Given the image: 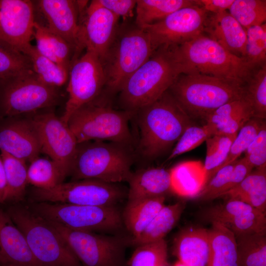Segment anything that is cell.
Segmentation results:
<instances>
[{
  "instance_id": "obj_1",
  "label": "cell",
  "mask_w": 266,
  "mask_h": 266,
  "mask_svg": "<svg viewBox=\"0 0 266 266\" xmlns=\"http://www.w3.org/2000/svg\"><path fill=\"white\" fill-rule=\"evenodd\" d=\"M182 69L177 46H162L125 82L120 90L124 110L136 112L168 91Z\"/></svg>"
},
{
  "instance_id": "obj_2",
  "label": "cell",
  "mask_w": 266,
  "mask_h": 266,
  "mask_svg": "<svg viewBox=\"0 0 266 266\" xmlns=\"http://www.w3.org/2000/svg\"><path fill=\"white\" fill-rule=\"evenodd\" d=\"M136 113L140 133L138 149L147 158H156L166 152L194 125L169 90Z\"/></svg>"
},
{
  "instance_id": "obj_3",
  "label": "cell",
  "mask_w": 266,
  "mask_h": 266,
  "mask_svg": "<svg viewBox=\"0 0 266 266\" xmlns=\"http://www.w3.org/2000/svg\"><path fill=\"white\" fill-rule=\"evenodd\" d=\"M182 74H198L245 84L257 68L203 33L177 46Z\"/></svg>"
},
{
  "instance_id": "obj_4",
  "label": "cell",
  "mask_w": 266,
  "mask_h": 266,
  "mask_svg": "<svg viewBox=\"0 0 266 266\" xmlns=\"http://www.w3.org/2000/svg\"><path fill=\"white\" fill-rule=\"evenodd\" d=\"M191 117L205 120L222 105L246 97L245 84L198 74H182L168 90Z\"/></svg>"
},
{
  "instance_id": "obj_5",
  "label": "cell",
  "mask_w": 266,
  "mask_h": 266,
  "mask_svg": "<svg viewBox=\"0 0 266 266\" xmlns=\"http://www.w3.org/2000/svg\"><path fill=\"white\" fill-rule=\"evenodd\" d=\"M128 145L101 140L78 143L69 174L76 180L128 181L133 160Z\"/></svg>"
},
{
  "instance_id": "obj_6",
  "label": "cell",
  "mask_w": 266,
  "mask_h": 266,
  "mask_svg": "<svg viewBox=\"0 0 266 266\" xmlns=\"http://www.w3.org/2000/svg\"><path fill=\"white\" fill-rule=\"evenodd\" d=\"M6 211L23 234L39 266H80L64 239L48 221L21 206L12 205Z\"/></svg>"
},
{
  "instance_id": "obj_7",
  "label": "cell",
  "mask_w": 266,
  "mask_h": 266,
  "mask_svg": "<svg viewBox=\"0 0 266 266\" xmlns=\"http://www.w3.org/2000/svg\"><path fill=\"white\" fill-rule=\"evenodd\" d=\"M135 113L113 109L97 98L77 109L67 124L77 143L105 140L129 145L132 137L129 121Z\"/></svg>"
},
{
  "instance_id": "obj_8",
  "label": "cell",
  "mask_w": 266,
  "mask_h": 266,
  "mask_svg": "<svg viewBox=\"0 0 266 266\" xmlns=\"http://www.w3.org/2000/svg\"><path fill=\"white\" fill-rule=\"evenodd\" d=\"M154 50L148 33L136 25L119 28L102 61L105 86L119 92L127 80L152 55Z\"/></svg>"
},
{
  "instance_id": "obj_9",
  "label": "cell",
  "mask_w": 266,
  "mask_h": 266,
  "mask_svg": "<svg viewBox=\"0 0 266 266\" xmlns=\"http://www.w3.org/2000/svg\"><path fill=\"white\" fill-rule=\"evenodd\" d=\"M59 88L40 81L34 74L0 82V119L33 113L56 105Z\"/></svg>"
},
{
  "instance_id": "obj_10",
  "label": "cell",
  "mask_w": 266,
  "mask_h": 266,
  "mask_svg": "<svg viewBox=\"0 0 266 266\" xmlns=\"http://www.w3.org/2000/svg\"><path fill=\"white\" fill-rule=\"evenodd\" d=\"M30 210L47 221L76 230H110L119 228L121 224L119 213L113 205L37 202L31 205Z\"/></svg>"
},
{
  "instance_id": "obj_11",
  "label": "cell",
  "mask_w": 266,
  "mask_h": 266,
  "mask_svg": "<svg viewBox=\"0 0 266 266\" xmlns=\"http://www.w3.org/2000/svg\"><path fill=\"white\" fill-rule=\"evenodd\" d=\"M123 195L116 183L93 179L62 182L47 189L35 188L33 192L37 202L89 206L113 205Z\"/></svg>"
},
{
  "instance_id": "obj_12",
  "label": "cell",
  "mask_w": 266,
  "mask_h": 266,
  "mask_svg": "<svg viewBox=\"0 0 266 266\" xmlns=\"http://www.w3.org/2000/svg\"><path fill=\"white\" fill-rule=\"evenodd\" d=\"M68 80V97L61 117L66 124L77 109L98 98L105 86V75L100 60L94 53L86 51L72 63Z\"/></svg>"
},
{
  "instance_id": "obj_13",
  "label": "cell",
  "mask_w": 266,
  "mask_h": 266,
  "mask_svg": "<svg viewBox=\"0 0 266 266\" xmlns=\"http://www.w3.org/2000/svg\"><path fill=\"white\" fill-rule=\"evenodd\" d=\"M208 12L198 5L179 9L144 30L154 50L162 46H178L204 33Z\"/></svg>"
},
{
  "instance_id": "obj_14",
  "label": "cell",
  "mask_w": 266,
  "mask_h": 266,
  "mask_svg": "<svg viewBox=\"0 0 266 266\" xmlns=\"http://www.w3.org/2000/svg\"><path fill=\"white\" fill-rule=\"evenodd\" d=\"M31 120L38 135L41 152L56 163L66 177L69 174L77 145L73 133L53 112L37 114Z\"/></svg>"
},
{
  "instance_id": "obj_15",
  "label": "cell",
  "mask_w": 266,
  "mask_h": 266,
  "mask_svg": "<svg viewBox=\"0 0 266 266\" xmlns=\"http://www.w3.org/2000/svg\"><path fill=\"white\" fill-rule=\"evenodd\" d=\"M48 221L84 266H116L121 252V244L117 239Z\"/></svg>"
},
{
  "instance_id": "obj_16",
  "label": "cell",
  "mask_w": 266,
  "mask_h": 266,
  "mask_svg": "<svg viewBox=\"0 0 266 266\" xmlns=\"http://www.w3.org/2000/svg\"><path fill=\"white\" fill-rule=\"evenodd\" d=\"M119 19L97 0H92L79 13L80 52L85 49L97 55L102 62L119 29Z\"/></svg>"
},
{
  "instance_id": "obj_17",
  "label": "cell",
  "mask_w": 266,
  "mask_h": 266,
  "mask_svg": "<svg viewBox=\"0 0 266 266\" xmlns=\"http://www.w3.org/2000/svg\"><path fill=\"white\" fill-rule=\"evenodd\" d=\"M33 0H0V40L24 53L33 38Z\"/></svg>"
},
{
  "instance_id": "obj_18",
  "label": "cell",
  "mask_w": 266,
  "mask_h": 266,
  "mask_svg": "<svg viewBox=\"0 0 266 266\" xmlns=\"http://www.w3.org/2000/svg\"><path fill=\"white\" fill-rule=\"evenodd\" d=\"M204 217L211 223L224 226L235 236L266 232V214L235 199H229L209 208Z\"/></svg>"
},
{
  "instance_id": "obj_19",
  "label": "cell",
  "mask_w": 266,
  "mask_h": 266,
  "mask_svg": "<svg viewBox=\"0 0 266 266\" xmlns=\"http://www.w3.org/2000/svg\"><path fill=\"white\" fill-rule=\"evenodd\" d=\"M49 30L65 39L73 48L74 61L81 53L79 44V11L77 0H33Z\"/></svg>"
},
{
  "instance_id": "obj_20",
  "label": "cell",
  "mask_w": 266,
  "mask_h": 266,
  "mask_svg": "<svg viewBox=\"0 0 266 266\" xmlns=\"http://www.w3.org/2000/svg\"><path fill=\"white\" fill-rule=\"evenodd\" d=\"M0 151L25 162L38 157L40 144L31 119H0Z\"/></svg>"
},
{
  "instance_id": "obj_21",
  "label": "cell",
  "mask_w": 266,
  "mask_h": 266,
  "mask_svg": "<svg viewBox=\"0 0 266 266\" xmlns=\"http://www.w3.org/2000/svg\"><path fill=\"white\" fill-rule=\"evenodd\" d=\"M0 263L1 266H39L23 234L0 207Z\"/></svg>"
},
{
  "instance_id": "obj_22",
  "label": "cell",
  "mask_w": 266,
  "mask_h": 266,
  "mask_svg": "<svg viewBox=\"0 0 266 266\" xmlns=\"http://www.w3.org/2000/svg\"><path fill=\"white\" fill-rule=\"evenodd\" d=\"M204 33L231 53L244 58L246 30L227 11L208 15Z\"/></svg>"
},
{
  "instance_id": "obj_23",
  "label": "cell",
  "mask_w": 266,
  "mask_h": 266,
  "mask_svg": "<svg viewBox=\"0 0 266 266\" xmlns=\"http://www.w3.org/2000/svg\"><path fill=\"white\" fill-rule=\"evenodd\" d=\"M209 249L208 230L190 228L176 237L173 252L179 261L188 266H206Z\"/></svg>"
},
{
  "instance_id": "obj_24",
  "label": "cell",
  "mask_w": 266,
  "mask_h": 266,
  "mask_svg": "<svg viewBox=\"0 0 266 266\" xmlns=\"http://www.w3.org/2000/svg\"><path fill=\"white\" fill-rule=\"evenodd\" d=\"M129 201L165 196L171 191L170 170L150 168L132 173Z\"/></svg>"
},
{
  "instance_id": "obj_25",
  "label": "cell",
  "mask_w": 266,
  "mask_h": 266,
  "mask_svg": "<svg viewBox=\"0 0 266 266\" xmlns=\"http://www.w3.org/2000/svg\"><path fill=\"white\" fill-rule=\"evenodd\" d=\"M33 38L35 46L42 55L69 72L74 61L75 52L65 39L36 21Z\"/></svg>"
},
{
  "instance_id": "obj_26",
  "label": "cell",
  "mask_w": 266,
  "mask_h": 266,
  "mask_svg": "<svg viewBox=\"0 0 266 266\" xmlns=\"http://www.w3.org/2000/svg\"><path fill=\"white\" fill-rule=\"evenodd\" d=\"M171 191L184 198H195L206 184L203 165L200 161L180 163L170 169Z\"/></svg>"
},
{
  "instance_id": "obj_27",
  "label": "cell",
  "mask_w": 266,
  "mask_h": 266,
  "mask_svg": "<svg viewBox=\"0 0 266 266\" xmlns=\"http://www.w3.org/2000/svg\"><path fill=\"white\" fill-rule=\"evenodd\" d=\"M223 196L243 201L266 214V165L256 167L238 185L220 197Z\"/></svg>"
},
{
  "instance_id": "obj_28",
  "label": "cell",
  "mask_w": 266,
  "mask_h": 266,
  "mask_svg": "<svg viewBox=\"0 0 266 266\" xmlns=\"http://www.w3.org/2000/svg\"><path fill=\"white\" fill-rule=\"evenodd\" d=\"M208 230L209 254L206 266H238L235 235L217 222Z\"/></svg>"
},
{
  "instance_id": "obj_29",
  "label": "cell",
  "mask_w": 266,
  "mask_h": 266,
  "mask_svg": "<svg viewBox=\"0 0 266 266\" xmlns=\"http://www.w3.org/2000/svg\"><path fill=\"white\" fill-rule=\"evenodd\" d=\"M165 196L128 201L124 213L128 230L138 236L165 206Z\"/></svg>"
},
{
  "instance_id": "obj_30",
  "label": "cell",
  "mask_w": 266,
  "mask_h": 266,
  "mask_svg": "<svg viewBox=\"0 0 266 266\" xmlns=\"http://www.w3.org/2000/svg\"><path fill=\"white\" fill-rule=\"evenodd\" d=\"M197 5L190 0H137L135 25L144 29L179 9Z\"/></svg>"
},
{
  "instance_id": "obj_31",
  "label": "cell",
  "mask_w": 266,
  "mask_h": 266,
  "mask_svg": "<svg viewBox=\"0 0 266 266\" xmlns=\"http://www.w3.org/2000/svg\"><path fill=\"white\" fill-rule=\"evenodd\" d=\"M185 206L184 202L164 206L133 242L137 245L164 239L179 219Z\"/></svg>"
},
{
  "instance_id": "obj_32",
  "label": "cell",
  "mask_w": 266,
  "mask_h": 266,
  "mask_svg": "<svg viewBox=\"0 0 266 266\" xmlns=\"http://www.w3.org/2000/svg\"><path fill=\"white\" fill-rule=\"evenodd\" d=\"M23 54L29 58L37 78L44 84L59 88L68 80L69 72L42 55L35 45L31 44Z\"/></svg>"
},
{
  "instance_id": "obj_33",
  "label": "cell",
  "mask_w": 266,
  "mask_h": 266,
  "mask_svg": "<svg viewBox=\"0 0 266 266\" xmlns=\"http://www.w3.org/2000/svg\"><path fill=\"white\" fill-rule=\"evenodd\" d=\"M0 156L3 164L6 180L4 203L20 200L23 198L28 183L26 162L2 151H0Z\"/></svg>"
},
{
  "instance_id": "obj_34",
  "label": "cell",
  "mask_w": 266,
  "mask_h": 266,
  "mask_svg": "<svg viewBox=\"0 0 266 266\" xmlns=\"http://www.w3.org/2000/svg\"><path fill=\"white\" fill-rule=\"evenodd\" d=\"M235 237L238 266H266V232Z\"/></svg>"
},
{
  "instance_id": "obj_35",
  "label": "cell",
  "mask_w": 266,
  "mask_h": 266,
  "mask_svg": "<svg viewBox=\"0 0 266 266\" xmlns=\"http://www.w3.org/2000/svg\"><path fill=\"white\" fill-rule=\"evenodd\" d=\"M33 74L28 56L0 40V82Z\"/></svg>"
},
{
  "instance_id": "obj_36",
  "label": "cell",
  "mask_w": 266,
  "mask_h": 266,
  "mask_svg": "<svg viewBox=\"0 0 266 266\" xmlns=\"http://www.w3.org/2000/svg\"><path fill=\"white\" fill-rule=\"evenodd\" d=\"M27 178L28 183L36 188L47 189L63 182L65 177L52 160L37 157L28 168Z\"/></svg>"
},
{
  "instance_id": "obj_37",
  "label": "cell",
  "mask_w": 266,
  "mask_h": 266,
  "mask_svg": "<svg viewBox=\"0 0 266 266\" xmlns=\"http://www.w3.org/2000/svg\"><path fill=\"white\" fill-rule=\"evenodd\" d=\"M237 133L233 135L215 134L205 140L206 154L203 167L206 174V184L226 159L231 146Z\"/></svg>"
},
{
  "instance_id": "obj_38",
  "label": "cell",
  "mask_w": 266,
  "mask_h": 266,
  "mask_svg": "<svg viewBox=\"0 0 266 266\" xmlns=\"http://www.w3.org/2000/svg\"><path fill=\"white\" fill-rule=\"evenodd\" d=\"M229 10L245 29L266 23L265 0H234Z\"/></svg>"
},
{
  "instance_id": "obj_39",
  "label": "cell",
  "mask_w": 266,
  "mask_h": 266,
  "mask_svg": "<svg viewBox=\"0 0 266 266\" xmlns=\"http://www.w3.org/2000/svg\"><path fill=\"white\" fill-rule=\"evenodd\" d=\"M256 69L245 84L246 97L253 110L254 117L264 120L266 117V65Z\"/></svg>"
},
{
  "instance_id": "obj_40",
  "label": "cell",
  "mask_w": 266,
  "mask_h": 266,
  "mask_svg": "<svg viewBox=\"0 0 266 266\" xmlns=\"http://www.w3.org/2000/svg\"><path fill=\"white\" fill-rule=\"evenodd\" d=\"M246 30L244 58L256 68L266 65V24Z\"/></svg>"
},
{
  "instance_id": "obj_41",
  "label": "cell",
  "mask_w": 266,
  "mask_h": 266,
  "mask_svg": "<svg viewBox=\"0 0 266 266\" xmlns=\"http://www.w3.org/2000/svg\"><path fill=\"white\" fill-rule=\"evenodd\" d=\"M167 245L164 239L138 245L130 261V266H165Z\"/></svg>"
},
{
  "instance_id": "obj_42",
  "label": "cell",
  "mask_w": 266,
  "mask_h": 266,
  "mask_svg": "<svg viewBox=\"0 0 266 266\" xmlns=\"http://www.w3.org/2000/svg\"><path fill=\"white\" fill-rule=\"evenodd\" d=\"M215 134L216 129L213 124L206 123L202 126L194 125L190 126L182 133L167 160H170L196 148Z\"/></svg>"
},
{
  "instance_id": "obj_43",
  "label": "cell",
  "mask_w": 266,
  "mask_h": 266,
  "mask_svg": "<svg viewBox=\"0 0 266 266\" xmlns=\"http://www.w3.org/2000/svg\"><path fill=\"white\" fill-rule=\"evenodd\" d=\"M265 123L264 120L253 117L244 124L232 143L228 155L218 170L238 160V158L245 152L257 135Z\"/></svg>"
},
{
  "instance_id": "obj_44",
  "label": "cell",
  "mask_w": 266,
  "mask_h": 266,
  "mask_svg": "<svg viewBox=\"0 0 266 266\" xmlns=\"http://www.w3.org/2000/svg\"><path fill=\"white\" fill-rule=\"evenodd\" d=\"M236 161L220 169L205 185L197 198L207 200L220 197L226 191Z\"/></svg>"
},
{
  "instance_id": "obj_45",
  "label": "cell",
  "mask_w": 266,
  "mask_h": 266,
  "mask_svg": "<svg viewBox=\"0 0 266 266\" xmlns=\"http://www.w3.org/2000/svg\"><path fill=\"white\" fill-rule=\"evenodd\" d=\"M244 153V157L253 168L266 165V123Z\"/></svg>"
},
{
  "instance_id": "obj_46",
  "label": "cell",
  "mask_w": 266,
  "mask_h": 266,
  "mask_svg": "<svg viewBox=\"0 0 266 266\" xmlns=\"http://www.w3.org/2000/svg\"><path fill=\"white\" fill-rule=\"evenodd\" d=\"M254 117L251 107H248L224 120L221 123L214 125L216 134L233 135L238 133L241 128L251 118Z\"/></svg>"
},
{
  "instance_id": "obj_47",
  "label": "cell",
  "mask_w": 266,
  "mask_h": 266,
  "mask_svg": "<svg viewBox=\"0 0 266 266\" xmlns=\"http://www.w3.org/2000/svg\"><path fill=\"white\" fill-rule=\"evenodd\" d=\"M249 107L251 105L245 97L222 105L207 116L205 120L206 123L217 125L227 118Z\"/></svg>"
},
{
  "instance_id": "obj_48",
  "label": "cell",
  "mask_w": 266,
  "mask_h": 266,
  "mask_svg": "<svg viewBox=\"0 0 266 266\" xmlns=\"http://www.w3.org/2000/svg\"><path fill=\"white\" fill-rule=\"evenodd\" d=\"M103 7L118 17L126 19L132 15L135 8V0H97Z\"/></svg>"
},
{
  "instance_id": "obj_49",
  "label": "cell",
  "mask_w": 266,
  "mask_h": 266,
  "mask_svg": "<svg viewBox=\"0 0 266 266\" xmlns=\"http://www.w3.org/2000/svg\"><path fill=\"white\" fill-rule=\"evenodd\" d=\"M253 167L244 157L237 160L225 192L238 185L253 170Z\"/></svg>"
},
{
  "instance_id": "obj_50",
  "label": "cell",
  "mask_w": 266,
  "mask_h": 266,
  "mask_svg": "<svg viewBox=\"0 0 266 266\" xmlns=\"http://www.w3.org/2000/svg\"><path fill=\"white\" fill-rule=\"evenodd\" d=\"M234 0H196L195 1L208 12L213 14L221 13L227 9L233 4Z\"/></svg>"
},
{
  "instance_id": "obj_51",
  "label": "cell",
  "mask_w": 266,
  "mask_h": 266,
  "mask_svg": "<svg viewBox=\"0 0 266 266\" xmlns=\"http://www.w3.org/2000/svg\"><path fill=\"white\" fill-rule=\"evenodd\" d=\"M6 191V180L3 164L0 156V203H4Z\"/></svg>"
},
{
  "instance_id": "obj_52",
  "label": "cell",
  "mask_w": 266,
  "mask_h": 266,
  "mask_svg": "<svg viewBox=\"0 0 266 266\" xmlns=\"http://www.w3.org/2000/svg\"><path fill=\"white\" fill-rule=\"evenodd\" d=\"M173 266H188L180 261L177 262Z\"/></svg>"
},
{
  "instance_id": "obj_53",
  "label": "cell",
  "mask_w": 266,
  "mask_h": 266,
  "mask_svg": "<svg viewBox=\"0 0 266 266\" xmlns=\"http://www.w3.org/2000/svg\"><path fill=\"white\" fill-rule=\"evenodd\" d=\"M0 266H1V265H0Z\"/></svg>"
}]
</instances>
